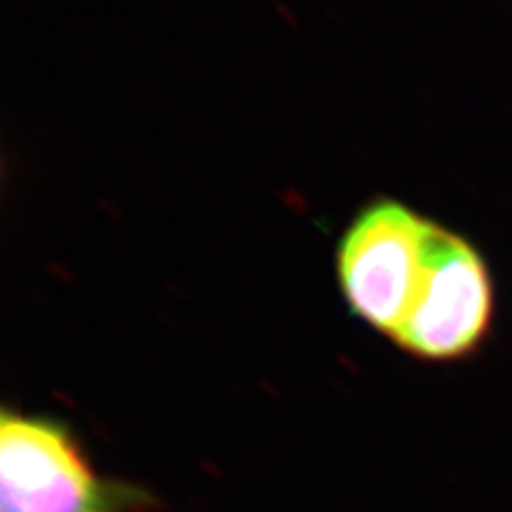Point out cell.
Instances as JSON below:
<instances>
[{
	"label": "cell",
	"instance_id": "cell-1",
	"mask_svg": "<svg viewBox=\"0 0 512 512\" xmlns=\"http://www.w3.org/2000/svg\"><path fill=\"white\" fill-rule=\"evenodd\" d=\"M154 493L94 470L69 423L0 412V512H154Z\"/></svg>",
	"mask_w": 512,
	"mask_h": 512
},
{
	"label": "cell",
	"instance_id": "cell-2",
	"mask_svg": "<svg viewBox=\"0 0 512 512\" xmlns=\"http://www.w3.org/2000/svg\"><path fill=\"white\" fill-rule=\"evenodd\" d=\"M436 222L410 205L380 197L348 222L335 276L350 314L391 340L410 310Z\"/></svg>",
	"mask_w": 512,
	"mask_h": 512
},
{
	"label": "cell",
	"instance_id": "cell-3",
	"mask_svg": "<svg viewBox=\"0 0 512 512\" xmlns=\"http://www.w3.org/2000/svg\"><path fill=\"white\" fill-rule=\"evenodd\" d=\"M493 284L478 250L436 222L410 310L391 342L425 361L472 352L491 325Z\"/></svg>",
	"mask_w": 512,
	"mask_h": 512
}]
</instances>
